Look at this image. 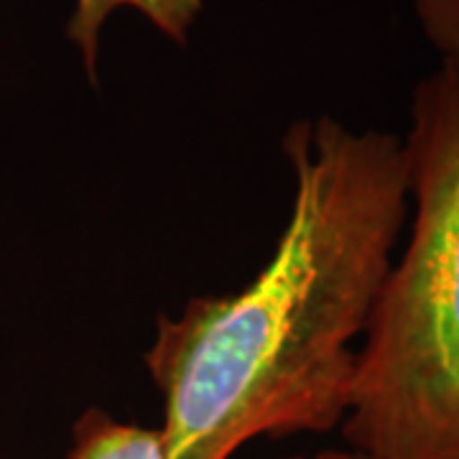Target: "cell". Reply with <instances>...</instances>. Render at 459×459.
<instances>
[{"label":"cell","mask_w":459,"mask_h":459,"mask_svg":"<svg viewBox=\"0 0 459 459\" xmlns=\"http://www.w3.org/2000/svg\"><path fill=\"white\" fill-rule=\"evenodd\" d=\"M286 459H365L352 449H325V452H316L312 457H286Z\"/></svg>","instance_id":"8992f818"},{"label":"cell","mask_w":459,"mask_h":459,"mask_svg":"<svg viewBox=\"0 0 459 459\" xmlns=\"http://www.w3.org/2000/svg\"><path fill=\"white\" fill-rule=\"evenodd\" d=\"M413 13L442 65L459 69V0H416Z\"/></svg>","instance_id":"5b68a950"},{"label":"cell","mask_w":459,"mask_h":459,"mask_svg":"<svg viewBox=\"0 0 459 459\" xmlns=\"http://www.w3.org/2000/svg\"><path fill=\"white\" fill-rule=\"evenodd\" d=\"M294 202L246 289L161 319L146 368L164 398L166 459H232L261 437L342 424L358 347L409 222L403 141L334 117L283 138Z\"/></svg>","instance_id":"6da1fadb"},{"label":"cell","mask_w":459,"mask_h":459,"mask_svg":"<svg viewBox=\"0 0 459 459\" xmlns=\"http://www.w3.org/2000/svg\"><path fill=\"white\" fill-rule=\"evenodd\" d=\"M204 0H77L74 13L66 23V39L82 54L84 69L95 80L100 36L115 11L131 8L166 39L184 44L192 26L197 23Z\"/></svg>","instance_id":"3957f363"},{"label":"cell","mask_w":459,"mask_h":459,"mask_svg":"<svg viewBox=\"0 0 459 459\" xmlns=\"http://www.w3.org/2000/svg\"><path fill=\"white\" fill-rule=\"evenodd\" d=\"M66 459H166L159 429L117 421L102 409H87L72 431Z\"/></svg>","instance_id":"277c9868"},{"label":"cell","mask_w":459,"mask_h":459,"mask_svg":"<svg viewBox=\"0 0 459 459\" xmlns=\"http://www.w3.org/2000/svg\"><path fill=\"white\" fill-rule=\"evenodd\" d=\"M409 240L358 347L340 431L365 459H459V69L413 87Z\"/></svg>","instance_id":"7a4b0ae2"}]
</instances>
